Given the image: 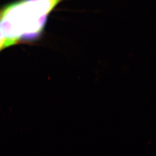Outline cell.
Returning a JSON list of instances; mask_svg holds the SVG:
<instances>
[{
	"mask_svg": "<svg viewBox=\"0 0 156 156\" xmlns=\"http://www.w3.org/2000/svg\"><path fill=\"white\" fill-rule=\"evenodd\" d=\"M9 46H11L10 43L7 39H3L0 40V50Z\"/></svg>",
	"mask_w": 156,
	"mask_h": 156,
	"instance_id": "obj_1",
	"label": "cell"
}]
</instances>
